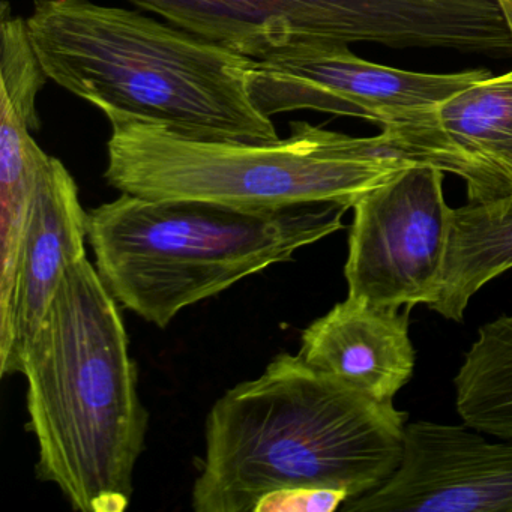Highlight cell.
<instances>
[{"label": "cell", "instance_id": "obj_1", "mask_svg": "<svg viewBox=\"0 0 512 512\" xmlns=\"http://www.w3.org/2000/svg\"><path fill=\"white\" fill-rule=\"evenodd\" d=\"M407 413L283 353L218 398L193 485L197 512H254L284 488H332L350 499L400 466Z\"/></svg>", "mask_w": 512, "mask_h": 512}, {"label": "cell", "instance_id": "obj_2", "mask_svg": "<svg viewBox=\"0 0 512 512\" xmlns=\"http://www.w3.org/2000/svg\"><path fill=\"white\" fill-rule=\"evenodd\" d=\"M148 14L35 0L26 20L49 80L110 124L148 122L193 139H280L251 98L254 59Z\"/></svg>", "mask_w": 512, "mask_h": 512}, {"label": "cell", "instance_id": "obj_3", "mask_svg": "<svg viewBox=\"0 0 512 512\" xmlns=\"http://www.w3.org/2000/svg\"><path fill=\"white\" fill-rule=\"evenodd\" d=\"M118 301L88 257L68 269L26 353L38 478L76 511L121 512L133 494L148 413Z\"/></svg>", "mask_w": 512, "mask_h": 512}, {"label": "cell", "instance_id": "obj_4", "mask_svg": "<svg viewBox=\"0 0 512 512\" xmlns=\"http://www.w3.org/2000/svg\"><path fill=\"white\" fill-rule=\"evenodd\" d=\"M349 209L310 203L244 211L121 194L89 212L88 239L116 301L166 328L185 308L340 232Z\"/></svg>", "mask_w": 512, "mask_h": 512}, {"label": "cell", "instance_id": "obj_5", "mask_svg": "<svg viewBox=\"0 0 512 512\" xmlns=\"http://www.w3.org/2000/svg\"><path fill=\"white\" fill-rule=\"evenodd\" d=\"M107 184L149 200L274 211L310 203L355 205L407 163L382 134L371 139L293 122L272 142L193 139L163 125L115 121Z\"/></svg>", "mask_w": 512, "mask_h": 512}, {"label": "cell", "instance_id": "obj_6", "mask_svg": "<svg viewBox=\"0 0 512 512\" xmlns=\"http://www.w3.org/2000/svg\"><path fill=\"white\" fill-rule=\"evenodd\" d=\"M254 61L325 44L499 55L508 29L494 0H128Z\"/></svg>", "mask_w": 512, "mask_h": 512}, {"label": "cell", "instance_id": "obj_7", "mask_svg": "<svg viewBox=\"0 0 512 512\" xmlns=\"http://www.w3.org/2000/svg\"><path fill=\"white\" fill-rule=\"evenodd\" d=\"M443 173L410 164L356 200L344 266L349 298L392 310L434 301L454 215Z\"/></svg>", "mask_w": 512, "mask_h": 512}, {"label": "cell", "instance_id": "obj_8", "mask_svg": "<svg viewBox=\"0 0 512 512\" xmlns=\"http://www.w3.org/2000/svg\"><path fill=\"white\" fill-rule=\"evenodd\" d=\"M490 73L425 74L358 58L343 44L256 61L250 94L269 118L296 110L353 116L382 127L431 109Z\"/></svg>", "mask_w": 512, "mask_h": 512}, {"label": "cell", "instance_id": "obj_9", "mask_svg": "<svg viewBox=\"0 0 512 512\" xmlns=\"http://www.w3.org/2000/svg\"><path fill=\"white\" fill-rule=\"evenodd\" d=\"M469 425H406L403 458L347 512H512V439L488 440Z\"/></svg>", "mask_w": 512, "mask_h": 512}, {"label": "cell", "instance_id": "obj_10", "mask_svg": "<svg viewBox=\"0 0 512 512\" xmlns=\"http://www.w3.org/2000/svg\"><path fill=\"white\" fill-rule=\"evenodd\" d=\"M382 137L407 163L463 179L469 203L512 199V71L383 127Z\"/></svg>", "mask_w": 512, "mask_h": 512}, {"label": "cell", "instance_id": "obj_11", "mask_svg": "<svg viewBox=\"0 0 512 512\" xmlns=\"http://www.w3.org/2000/svg\"><path fill=\"white\" fill-rule=\"evenodd\" d=\"M89 212L58 158L38 170L23 233L13 292L0 307V373H22L26 353L71 266L86 257Z\"/></svg>", "mask_w": 512, "mask_h": 512}, {"label": "cell", "instance_id": "obj_12", "mask_svg": "<svg viewBox=\"0 0 512 512\" xmlns=\"http://www.w3.org/2000/svg\"><path fill=\"white\" fill-rule=\"evenodd\" d=\"M409 311L371 307L347 296L302 332L299 356L374 400L394 403L415 371Z\"/></svg>", "mask_w": 512, "mask_h": 512}, {"label": "cell", "instance_id": "obj_13", "mask_svg": "<svg viewBox=\"0 0 512 512\" xmlns=\"http://www.w3.org/2000/svg\"><path fill=\"white\" fill-rule=\"evenodd\" d=\"M509 269L512 199L454 209L439 292L428 308L443 319L463 322L470 299Z\"/></svg>", "mask_w": 512, "mask_h": 512}, {"label": "cell", "instance_id": "obj_14", "mask_svg": "<svg viewBox=\"0 0 512 512\" xmlns=\"http://www.w3.org/2000/svg\"><path fill=\"white\" fill-rule=\"evenodd\" d=\"M47 155L22 110L0 98V307L13 292L35 179Z\"/></svg>", "mask_w": 512, "mask_h": 512}, {"label": "cell", "instance_id": "obj_15", "mask_svg": "<svg viewBox=\"0 0 512 512\" xmlns=\"http://www.w3.org/2000/svg\"><path fill=\"white\" fill-rule=\"evenodd\" d=\"M0 35V97L22 109L32 131H38V95L49 77L35 52L28 20L14 14L7 0L0 8Z\"/></svg>", "mask_w": 512, "mask_h": 512}, {"label": "cell", "instance_id": "obj_16", "mask_svg": "<svg viewBox=\"0 0 512 512\" xmlns=\"http://www.w3.org/2000/svg\"><path fill=\"white\" fill-rule=\"evenodd\" d=\"M347 500V493L332 488H284L263 496L254 512H332Z\"/></svg>", "mask_w": 512, "mask_h": 512}, {"label": "cell", "instance_id": "obj_17", "mask_svg": "<svg viewBox=\"0 0 512 512\" xmlns=\"http://www.w3.org/2000/svg\"><path fill=\"white\" fill-rule=\"evenodd\" d=\"M502 10L503 17H505L506 25H508L509 32L512 35V0H494Z\"/></svg>", "mask_w": 512, "mask_h": 512}]
</instances>
